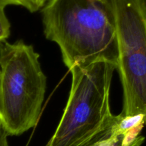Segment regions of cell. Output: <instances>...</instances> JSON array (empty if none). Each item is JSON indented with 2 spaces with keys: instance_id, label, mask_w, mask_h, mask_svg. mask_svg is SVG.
<instances>
[{
  "instance_id": "1",
  "label": "cell",
  "mask_w": 146,
  "mask_h": 146,
  "mask_svg": "<svg viewBox=\"0 0 146 146\" xmlns=\"http://www.w3.org/2000/svg\"><path fill=\"white\" fill-rule=\"evenodd\" d=\"M46 38L56 43L68 69L105 60L117 65L118 44L110 0H48Z\"/></svg>"
},
{
  "instance_id": "2",
  "label": "cell",
  "mask_w": 146,
  "mask_h": 146,
  "mask_svg": "<svg viewBox=\"0 0 146 146\" xmlns=\"http://www.w3.org/2000/svg\"><path fill=\"white\" fill-rule=\"evenodd\" d=\"M46 88L39 54L19 40L0 42V122L9 135L37 124Z\"/></svg>"
},
{
  "instance_id": "3",
  "label": "cell",
  "mask_w": 146,
  "mask_h": 146,
  "mask_svg": "<svg viewBox=\"0 0 146 146\" xmlns=\"http://www.w3.org/2000/svg\"><path fill=\"white\" fill-rule=\"evenodd\" d=\"M115 70V64L105 60L69 70L72 80L68 101L46 146L74 145L113 116L109 98Z\"/></svg>"
},
{
  "instance_id": "4",
  "label": "cell",
  "mask_w": 146,
  "mask_h": 146,
  "mask_svg": "<svg viewBox=\"0 0 146 146\" xmlns=\"http://www.w3.org/2000/svg\"><path fill=\"white\" fill-rule=\"evenodd\" d=\"M116 29L124 116L146 115V0H110Z\"/></svg>"
},
{
  "instance_id": "5",
  "label": "cell",
  "mask_w": 146,
  "mask_h": 146,
  "mask_svg": "<svg viewBox=\"0 0 146 146\" xmlns=\"http://www.w3.org/2000/svg\"><path fill=\"white\" fill-rule=\"evenodd\" d=\"M121 114L114 115L98 131L73 146H141L145 138L141 135L144 125L123 135L117 132Z\"/></svg>"
},
{
  "instance_id": "6",
  "label": "cell",
  "mask_w": 146,
  "mask_h": 146,
  "mask_svg": "<svg viewBox=\"0 0 146 146\" xmlns=\"http://www.w3.org/2000/svg\"><path fill=\"white\" fill-rule=\"evenodd\" d=\"M48 0H0V3L4 7L17 5L24 7L30 12H36L44 7Z\"/></svg>"
},
{
  "instance_id": "7",
  "label": "cell",
  "mask_w": 146,
  "mask_h": 146,
  "mask_svg": "<svg viewBox=\"0 0 146 146\" xmlns=\"http://www.w3.org/2000/svg\"><path fill=\"white\" fill-rule=\"evenodd\" d=\"M5 8L0 3V42L7 41L10 35V23L5 14Z\"/></svg>"
},
{
  "instance_id": "8",
  "label": "cell",
  "mask_w": 146,
  "mask_h": 146,
  "mask_svg": "<svg viewBox=\"0 0 146 146\" xmlns=\"http://www.w3.org/2000/svg\"><path fill=\"white\" fill-rule=\"evenodd\" d=\"M8 136V133L5 131L1 123L0 122V146H9L8 141H7Z\"/></svg>"
}]
</instances>
